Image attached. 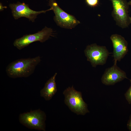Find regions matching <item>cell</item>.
Here are the masks:
<instances>
[{"instance_id": "6da1fadb", "label": "cell", "mask_w": 131, "mask_h": 131, "mask_svg": "<svg viewBox=\"0 0 131 131\" xmlns=\"http://www.w3.org/2000/svg\"><path fill=\"white\" fill-rule=\"evenodd\" d=\"M41 61L39 56L33 58L17 59L8 64L6 67V72L11 78L27 77L33 73Z\"/></svg>"}, {"instance_id": "7a4b0ae2", "label": "cell", "mask_w": 131, "mask_h": 131, "mask_svg": "<svg viewBox=\"0 0 131 131\" xmlns=\"http://www.w3.org/2000/svg\"><path fill=\"white\" fill-rule=\"evenodd\" d=\"M63 94L65 97V103L71 111L78 115H84L89 113L82 93L75 90L73 86L67 88Z\"/></svg>"}, {"instance_id": "3957f363", "label": "cell", "mask_w": 131, "mask_h": 131, "mask_svg": "<svg viewBox=\"0 0 131 131\" xmlns=\"http://www.w3.org/2000/svg\"><path fill=\"white\" fill-rule=\"evenodd\" d=\"M45 113L40 109L20 114V123L26 127L39 131H46Z\"/></svg>"}, {"instance_id": "277c9868", "label": "cell", "mask_w": 131, "mask_h": 131, "mask_svg": "<svg viewBox=\"0 0 131 131\" xmlns=\"http://www.w3.org/2000/svg\"><path fill=\"white\" fill-rule=\"evenodd\" d=\"M49 5L55 14L53 19L57 25L65 28L72 29L80 23L74 16L62 9L55 0H49Z\"/></svg>"}, {"instance_id": "5b68a950", "label": "cell", "mask_w": 131, "mask_h": 131, "mask_svg": "<svg viewBox=\"0 0 131 131\" xmlns=\"http://www.w3.org/2000/svg\"><path fill=\"white\" fill-rule=\"evenodd\" d=\"M84 53L87 60L94 67L105 64L110 53L105 46H98L95 43L87 46Z\"/></svg>"}, {"instance_id": "8992f818", "label": "cell", "mask_w": 131, "mask_h": 131, "mask_svg": "<svg viewBox=\"0 0 131 131\" xmlns=\"http://www.w3.org/2000/svg\"><path fill=\"white\" fill-rule=\"evenodd\" d=\"M53 30L45 26L41 30L32 34H27L15 40L13 43L14 46L21 50L35 42H43L48 40L52 34Z\"/></svg>"}, {"instance_id": "52a82bcc", "label": "cell", "mask_w": 131, "mask_h": 131, "mask_svg": "<svg viewBox=\"0 0 131 131\" xmlns=\"http://www.w3.org/2000/svg\"><path fill=\"white\" fill-rule=\"evenodd\" d=\"M110 0L113 8L112 16L117 25L123 28L127 27L131 24L128 2L126 0Z\"/></svg>"}, {"instance_id": "ba28073f", "label": "cell", "mask_w": 131, "mask_h": 131, "mask_svg": "<svg viewBox=\"0 0 131 131\" xmlns=\"http://www.w3.org/2000/svg\"><path fill=\"white\" fill-rule=\"evenodd\" d=\"M9 6L15 19L16 20L21 17H25L33 22H34L39 14L51 10L50 8L45 10L35 11L30 8L28 5L24 2L21 3L19 2H17L16 3H10Z\"/></svg>"}, {"instance_id": "9c48e42d", "label": "cell", "mask_w": 131, "mask_h": 131, "mask_svg": "<svg viewBox=\"0 0 131 131\" xmlns=\"http://www.w3.org/2000/svg\"><path fill=\"white\" fill-rule=\"evenodd\" d=\"M126 74L114 63L111 67L106 69L101 78L102 83L106 85H113L127 79Z\"/></svg>"}, {"instance_id": "30bf717a", "label": "cell", "mask_w": 131, "mask_h": 131, "mask_svg": "<svg viewBox=\"0 0 131 131\" xmlns=\"http://www.w3.org/2000/svg\"><path fill=\"white\" fill-rule=\"evenodd\" d=\"M113 48V57L114 63L120 61L128 52V43L125 38L117 34L112 35L110 37Z\"/></svg>"}, {"instance_id": "8fae6325", "label": "cell", "mask_w": 131, "mask_h": 131, "mask_svg": "<svg viewBox=\"0 0 131 131\" xmlns=\"http://www.w3.org/2000/svg\"><path fill=\"white\" fill-rule=\"evenodd\" d=\"M57 73L54 74L46 82L44 87L40 91L41 97L46 101L50 100L57 91L55 81Z\"/></svg>"}, {"instance_id": "7c38bea8", "label": "cell", "mask_w": 131, "mask_h": 131, "mask_svg": "<svg viewBox=\"0 0 131 131\" xmlns=\"http://www.w3.org/2000/svg\"><path fill=\"white\" fill-rule=\"evenodd\" d=\"M130 86L124 94L126 100L129 104H131V79L130 80Z\"/></svg>"}, {"instance_id": "4fadbf2b", "label": "cell", "mask_w": 131, "mask_h": 131, "mask_svg": "<svg viewBox=\"0 0 131 131\" xmlns=\"http://www.w3.org/2000/svg\"><path fill=\"white\" fill-rule=\"evenodd\" d=\"M87 4L91 7H97L99 4V0H85Z\"/></svg>"}, {"instance_id": "5bb4252c", "label": "cell", "mask_w": 131, "mask_h": 131, "mask_svg": "<svg viewBox=\"0 0 131 131\" xmlns=\"http://www.w3.org/2000/svg\"><path fill=\"white\" fill-rule=\"evenodd\" d=\"M127 127L128 130L131 131V114L130 116L129 119L127 122Z\"/></svg>"}, {"instance_id": "9a60e30c", "label": "cell", "mask_w": 131, "mask_h": 131, "mask_svg": "<svg viewBox=\"0 0 131 131\" xmlns=\"http://www.w3.org/2000/svg\"><path fill=\"white\" fill-rule=\"evenodd\" d=\"M7 8V7L6 6H3L2 3L0 2V11H3L4 10V8Z\"/></svg>"}, {"instance_id": "2e32d148", "label": "cell", "mask_w": 131, "mask_h": 131, "mask_svg": "<svg viewBox=\"0 0 131 131\" xmlns=\"http://www.w3.org/2000/svg\"><path fill=\"white\" fill-rule=\"evenodd\" d=\"M128 3L129 5H131V0L129 1Z\"/></svg>"}, {"instance_id": "e0dca14e", "label": "cell", "mask_w": 131, "mask_h": 131, "mask_svg": "<svg viewBox=\"0 0 131 131\" xmlns=\"http://www.w3.org/2000/svg\"><path fill=\"white\" fill-rule=\"evenodd\" d=\"M130 23L131 24V17H130Z\"/></svg>"}]
</instances>
